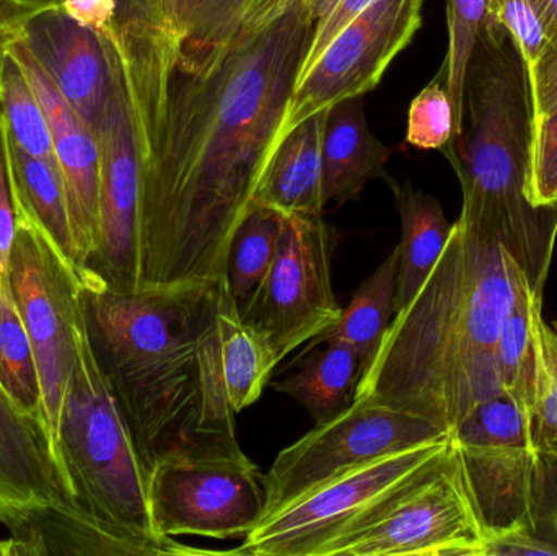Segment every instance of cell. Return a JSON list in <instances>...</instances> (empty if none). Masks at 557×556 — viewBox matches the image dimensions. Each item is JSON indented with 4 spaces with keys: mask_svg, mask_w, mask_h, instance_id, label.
<instances>
[{
    "mask_svg": "<svg viewBox=\"0 0 557 556\" xmlns=\"http://www.w3.org/2000/svg\"><path fill=\"white\" fill-rule=\"evenodd\" d=\"M314 26L301 0H258L225 45L195 61L117 20L104 33L139 152L137 291L225 283L232 238L257 208Z\"/></svg>",
    "mask_w": 557,
    "mask_h": 556,
    "instance_id": "1",
    "label": "cell"
},
{
    "mask_svg": "<svg viewBox=\"0 0 557 556\" xmlns=\"http://www.w3.org/2000/svg\"><path fill=\"white\" fill-rule=\"evenodd\" d=\"M77 276L91 353L147 473L247 457L222 372L225 283L123 293Z\"/></svg>",
    "mask_w": 557,
    "mask_h": 556,
    "instance_id": "2",
    "label": "cell"
},
{
    "mask_svg": "<svg viewBox=\"0 0 557 556\" xmlns=\"http://www.w3.org/2000/svg\"><path fill=\"white\" fill-rule=\"evenodd\" d=\"M529 286L503 245L458 219L434 270L393 317L356 397L424 418L445 433L457 430L474 408L503 392L497 342Z\"/></svg>",
    "mask_w": 557,
    "mask_h": 556,
    "instance_id": "3",
    "label": "cell"
},
{
    "mask_svg": "<svg viewBox=\"0 0 557 556\" xmlns=\"http://www.w3.org/2000/svg\"><path fill=\"white\" fill-rule=\"evenodd\" d=\"M532 126L525 59L506 26L484 22L465 75L461 133L445 147L463 191L460 221L503 245L545 296L557 205L529 199Z\"/></svg>",
    "mask_w": 557,
    "mask_h": 556,
    "instance_id": "4",
    "label": "cell"
},
{
    "mask_svg": "<svg viewBox=\"0 0 557 556\" xmlns=\"http://www.w3.org/2000/svg\"><path fill=\"white\" fill-rule=\"evenodd\" d=\"M58 459L82 508L117 528L162 539L150 524L149 473L85 329L59 417Z\"/></svg>",
    "mask_w": 557,
    "mask_h": 556,
    "instance_id": "5",
    "label": "cell"
},
{
    "mask_svg": "<svg viewBox=\"0 0 557 556\" xmlns=\"http://www.w3.org/2000/svg\"><path fill=\"white\" fill-rule=\"evenodd\" d=\"M486 534L454 441L313 556H483Z\"/></svg>",
    "mask_w": 557,
    "mask_h": 556,
    "instance_id": "6",
    "label": "cell"
},
{
    "mask_svg": "<svg viewBox=\"0 0 557 556\" xmlns=\"http://www.w3.org/2000/svg\"><path fill=\"white\" fill-rule=\"evenodd\" d=\"M546 434L539 413L507 392L474 408L451 431L487 541L513 532L536 535Z\"/></svg>",
    "mask_w": 557,
    "mask_h": 556,
    "instance_id": "7",
    "label": "cell"
},
{
    "mask_svg": "<svg viewBox=\"0 0 557 556\" xmlns=\"http://www.w3.org/2000/svg\"><path fill=\"white\" fill-rule=\"evenodd\" d=\"M9 281L32 339L42 413L58 456L59 417L85 329L78 276L45 232L18 208Z\"/></svg>",
    "mask_w": 557,
    "mask_h": 556,
    "instance_id": "8",
    "label": "cell"
},
{
    "mask_svg": "<svg viewBox=\"0 0 557 556\" xmlns=\"http://www.w3.org/2000/svg\"><path fill=\"white\" fill-rule=\"evenodd\" d=\"M448 436L424 418L356 397L343 413L314 424L277 454L263 475V519L356 467Z\"/></svg>",
    "mask_w": 557,
    "mask_h": 556,
    "instance_id": "9",
    "label": "cell"
},
{
    "mask_svg": "<svg viewBox=\"0 0 557 556\" xmlns=\"http://www.w3.org/2000/svg\"><path fill=\"white\" fill-rule=\"evenodd\" d=\"M336 232L320 215H282L276 260L244 322L253 326L281 365L343 316L333 287Z\"/></svg>",
    "mask_w": 557,
    "mask_h": 556,
    "instance_id": "10",
    "label": "cell"
},
{
    "mask_svg": "<svg viewBox=\"0 0 557 556\" xmlns=\"http://www.w3.org/2000/svg\"><path fill=\"white\" fill-rule=\"evenodd\" d=\"M263 475L250 457L163 464L149 473L153 534L245 539L264 516Z\"/></svg>",
    "mask_w": 557,
    "mask_h": 556,
    "instance_id": "11",
    "label": "cell"
},
{
    "mask_svg": "<svg viewBox=\"0 0 557 556\" xmlns=\"http://www.w3.org/2000/svg\"><path fill=\"white\" fill-rule=\"evenodd\" d=\"M421 10L422 0H373L347 23L295 82L278 126L277 146L313 114L373 90L393 59L414 38L422 23Z\"/></svg>",
    "mask_w": 557,
    "mask_h": 556,
    "instance_id": "12",
    "label": "cell"
},
{
    "mask_svg": "<svg viewBox=\"0 0 557 556\" xmlns=\"http://www.w3.org/2000/svg\"><path fill=\"white\" fill-rule=\"evenodd\" d=\"M450 436L356 467L264 518L227 555L313 556L323 542L447 447Z\"/></svg>",
    "mask_w": 557,
    "mask_h": 556,
    "instance_id": "13",
    "label": "cell"
},
{
    "mask_svg": "<svg viewBox=\"0 0 557 556\" xmlns=\"http://www.w3.org/2000/svg\"><path fill=\"white\" fill-rule=\"evenodd\" d=\"M101 36L110 52L113 84L97 134L100 146V234L97 250L82 271L94 274L113 289L136 293L139 289V152L120 59L111 39Z\"/></svg>",
    "mask_w": 557,
    "mask_h": 556,
    "instance_id": "14",
    "label": "cell"
},
{
    "mask_svg": "<svg viewBox=\"0 0 557 556\" xmlns=\"http://www.w3.org/2000/svg\"><path fill=\"white\" fill-rule=\"evenodd\" d=\"M5 49L28 78L51 129L55 160L64 180L78 273L97 250L100 234V146L94 131L72 110L25 42L10 33Z\"/></svg>",
    "mask_w": 557,
    "mask_h": 556,
    "instance_id": "15",
    "label": "cell"
},
{
    "mask_svg": "<svg viewBox=\"0 0 557 556\" xmlns=\"http://www.w3.org/2000/svg\"><path fill=\"white\" fill-rule=\"evenodd\" d=\"M12 33L25 42L64 100L97 136L113 84L103 36L71 18L61 2L28 13Z\"/></svg>",
    "mask_w": 557,
    "mask_h": 556,
    "instance_id": "16",
    "label": "cell"
},
{
    "mask_svg": "<svg viewBox=\"0 0 557 556\" xmlns=\"http://www.w3.org/2000/svg\"><path fill=\"white\" fill-rule=\"evenodd\" d=\"M10 538L0 542L2 556H185L215 554L136 534L101 521L75 499L26 512L9 524Z\"/></svg>",
    "mask_w": 557,
    "mask_h": 556,
    "instance_id": "17",
    "label": "cell"
},
{
    "mask_svg": "<svg viewBox=\"0 0 557 556\" xmlns=\"http://www.w3.org/2000/svg\"><path fill=\"white\" fill-rule=\"evenodd\" d=\"M71 499L45 417L20 407L0 384V524Z\"/></svg>",
    "mask_w": 557,
    "mask_h": 556,
    "instance_id": "18",
    "label": "cell"
},
{
    "mask_svg": "<svg viewBox=\"0 0 557 556\" xmlns=\"http://www.w3.org/2000/svg\"><path fill=\"white\" fill-rule=\"evenodd\" d=\"M389 149L367 126L362 97L327 108L321 144V199L346 205L370 180L385 175Z\"/></svg>",
    "mask_w": 557,
    "mask_h": 556,
    "instance_id": "19",
    "label": "cell"
},
{
    "mask_svg": "<svg viewBox=\"0 0 557 556\" xmlns=\"http://www.w3.org/2000/svg\"><path fill=\"white\" fill-rule=\"evenodd\" d=\"M326 111L308 118L278 143L264 170L257 208L281 215L323 214L321 144Z\"/></svg>",
    "mask_w": 557,
    "mask_h": 556,
    "instance_id": "20",
    "label": "cell"
},
{
    "mask_svg": "<svg viewBox=\"0 0 557 556\" xmlns=\"http://www.w3.org/2000/svg\"><path fill=\"white\" fill-rule=\"evenodd\" d=\"M392 188L401 219L398 283L393 310L395 317L409 306L434 270L447 247L454 224L445 218L441 202L429 193L416 189L411 183H393Z\"/></svg>",
    "mask_w": 557,
    "mask_h": 556,
    "instance_id": "21",
    "label": "cell"
},
{
    "mask_svg": "<svg viewBox=\"0 0 557 556\" xmlns=\"http://www.w3.org/2000/svg\"><path fill=\"white\" fill-rule=\"evenodd\" d=\"M360 378L359 356L352 346L343 339H330L310 348L298 371L277 382L276 391L294 398L314 424H320L352 404Z\"/></svg>",
    "mask_w": 557,
    "mask_h": 556,
    "instance_id": "22",
    "label": "cell"
},
{
    "mask_svg": "<svg viewBox=\"0 0 557 556\" xmlns=\"http://www.w3.org/2000/svg\"><path fill=\"white\" fill-rule=\"evenodd\" d=\"M542 312L543 294L525 287L504 322L496 349L500 388L535 411L545 375Z\"/></svg>",
    "mask_w": 557,
    "mask_h": 556,
    "instance_id": "23",
    "label": "cell"
},
{
    "mask_svg": "<svg viewBox=\"0 0 557 556\" xmlns=\"http://www.w3.org/2000/svg\"><path fill=\"white\" fill-rule=\"evenodd\" d=\"M398 270L399 248L396 247L356 291L349 306L343 310L339 322L308 343L310 348L330 339H343L359 356L360 374H366L375 361L383 336L392 323Z\"/></svg>",
    "mask_w": 557,
    "mask_h": 556,
    "instance_id": "24",
    "label": "cell"
},
{
    "mask_svg": "<svg viewBox=\"0 0 557 556\" xmlns=\"http://www.w3.org/2000/svg\"><path fill=\"white\" fill-rule=\"evenodd\" d=\"M9 157L16 208L45 232L62 257L75 268L74 240L61 170L54 163L23 152L10 137Z\"/></svg>",
    "mask_w": 557,
    "mask_h": 556,
    "instance_id": "25",
    "label": "cell"
},
{
    "mask_svg": "<svg viewBox=\"0 0 557 556\" xmlns=\"http://www.w3.org/2000/svg\"><path fill=\"white\" fill-rule=\"evenodd\" d=\"M282 234V215L267 208H255L232 238L225 286L240 319L260 296L273 268Z\"/></svg>",
    "mask_w": 557,
    "mask_h": 556,
    "instance_id": "26",
    "label": "cell"
},
{
    "mask_svg": "<svg viewBox=\"0 0 557 556\" xmlns=\"http://www.w3.org/2000/svg\"><path fill=\"white\" fill-rule=\"evenodd\" d=\"M222 372L235 413L260 400L277 368L260 333L245 323L228 297L221 312Z\"/></svg>",
    "mask_w": 557,
    "mask_h": 556,
    "instance_id": "27",
    "label": "cell"
},
{
    "mask_svg": "<svg viewBox=\"0 0 557 556\" xmlns=\"http://www.w3.org/2000/svg\"><path fill=\"white\" fill-rule=\"evenodd\" d=\"M0 384L20 407L45 417L35 351L9 273L0 277Z\"/></svg>",
    "mask_w": 557,
    "mask_h": 556,
    "instance_id": "28",
    "label": "cell"
},
{
    "mask_svg": "<svg viewBox=\"0 0 557 556\" xmlns=\"http://www.w3.org/2000/svg\"><path fill=\"white\" fill-rule=\"evenodd\" d=\"M0 104L10 140L28 156L58 165L45 111L5 46L0 52Z\"/></svg>",
    "mask_w": 557,
    "mask_h": 556,
    "instance_id": "29",
    "label": "cell"
},
{
    "mask_svg": "<svg viewBox=\"0 0 557 556\" xmlns=\"http://www.w3.org/2000/svg\"><path fill=\"white\" fill-rule=\"evenodd\" d=\"M486 13L487 0H448V52L441 75H444L445 87L454 108L451 140L457 139L461 133L465 75L471 52L483 33Z\"/></svg>",
    "mask_w": 557,
    "mask_h": 556,
    "instance_id": "30",
    "label": "cell"
},
{
    "mask_svg": "<svg viewBox=\"0 0 557 556\" xmlns=\"http://www.w3.org/2000/svg\"><path fill=\"white\" fill-rule=\"evenodd\" d=\"M255 2L258 0H196L178 49L180 58L193 61L221 48Z\"/></svg>",
    "mask_w": 557,
    "mask_h": 556,
    "instance_id": "31",
    "label": "cell"
},
{
    "mask_svg": "<svg viewBox=\"0 0 557 556\" xmlns=\"http://www.w3.org/2000/svg\"><path fill=\"white\" fill-rule=\"evenodd\" d=\"M454 137V108L444 78L437 77L412 100L406 143L421 150H444Z\"/></svg>",
    "mask_w": 557,
    "mask_h": 556,
    "instance_id": "32",
    "label": "cell"
},
{
    "mask_svg": "<svg viewBox=\"0 0 557 556\" xmlns=\"http://www.w3.org/2000/svg\"><path fill=\"white\" fill-rule=\"evenodd\" d=\"M529 199L535 206L557 205V110L533 118Z\"/></svg>",
    "mask_w": 557,
    "mask_h": 556,
    "instance_id": "33",
    "label": "cell"
},
{
    "mask_svg": "<svg viewBox=\"0 0 557 556\" xmlns=\"http://www.w3.org/2000/svg\"><path fill=\"white\" fill-rule=\"evenodd\" d=\"M196 0H123L117 22L182 46Z\"/></svg>",
    "mask_w": 557,
    "mask_h": 556,
    "instance_id": "34",
    "label": "cell"
},
{
    "mask_svg": "<svg viewBox=\"0 0 557 556\" xmlns=\"http://www.w3.org/2000/svg\"><path fill=\"white\" fill-rule=\"evenodd\" d=\"M484 22L499 23L509 29L527 65L540 54L543 46L548 42L532 0H487V13Z\"/></svg>",
    "mask_w": 557,
    "mask_h": 556,
    "instance_id": "35",
    "label": "cell"
},
{
    "mask_svg": "<svg viewBox=\"0 0 557 556\" xmlns=\"http://www.w3.org/2000/svg\"><path fill=\"white\" fill-rule=\"evenodd\" d=\"M533 118L557 110V42H546L529 65Z\"/></svg>",
    "mask_w": 557,
    "mask_h": 556,
    "instance_id": "36",
    "label": "cell"
},
{
    "mask_svg": "<svg viewBox=\"0 0 557 556\" xmlns=\"http://www.w3.org/2000/svg\"><path fill=\"white\" fill-rule=\"evenodd\" d=\"M542 349L545 375L536 401V411L546 430L557 436V332L545 320L542 322Z\"/></svg>",
    "mask_w": 557,
    "mask_h": 556,
    "instance_id": "37",
    "label": "cell"
},
{
    "mask_svg": "<svg viewBox=\"0 0 557 556\" xmlns=\"http://www.w3.org/2000/svg\"><path fill=\"white\" fill-rule=\"evenodd\" d=\"M543 459H545V483H543L536 535L557 547V436L552 431L546 434Z\"/></svg>",
    "mask_w": 557,
    "mask_h": 556,
    "instance_id": "38",
    "label": "cell"
},
{
    "mask_svg": "<svg viewBox=\"0 0 557 556\" xmlns=\"http://www.w3.org/2000/svg\"><path fill=\"white\" fill-rule=\"evenodd\" d=\"M372 2L373 0H339V2L334 5V9L317 23L310 49H308L307 58H305L304 65H301L300 75L314 64V61L320 58L321 52L333 41L334 36H336L347 23L352 22V20L356 18L359 13H362ZM300 75H298V77H300Z\"/></svg>",
    "mask_w": 557,
    "mask_h": 556,
    "instance_id": "39",
    "label": "cell"
},
{
    "mask_svg": "<svg viewBox=\"0 0 557 556\" xmlns=\"http://www.w3.org/2000/svg\"><path fill=\"white\" fill-rule=\"evenodd\" d=\"M117 0H61V9L82 26L104 35L117 18Z\"/></svg>",
    "mask_w": 557,
    "mask_h": 556,
    "instance_id": "40",
    "label": "cell"
},
{
    "mask_svg": "<svg viewBox=\"0 0 557 556\" xmlns=\"http://www.w3.org/2000/svg\"><path fill=\"white\" fill-rule=\"evenodd\" d=\"M527 555H555L556 545L543 541L539 535L527 532L500 535V538L486 541L483 556H527Z\"/></svg>",
    "mask_w": 557,
    "mask_h": 556,
    "instance_id": "41",
    "label": "cell"
},
{
    "mask_svg": "<svg viewBox=\"0 0 557 556\" xmlns=\"http://www.w3.org/2000/svg\"><path fill=\"white\" fill-rule=\"evenodd\" d=\"M58 2L61 0H0V29L12 33L13 26L28 13Z\"/></svg>",
    "mask_w": 557,
    "mask_h": 556,
    "instance_id": "42",
    "label": "cell"
},
{
    "mask_svg": "<svg viewBox=\"0 0 557 556\" xmlns=\"http://www.w3.org/2000/svg\"><path fill=\"white\" fill-rule=\"evenodd\" d=\"M548 42H557V0H532Z\"/></svg>",
    "mask_w": 557,
    "mask_h": 556,
    "instance_id": "43",
    "label": "cell"
},
{
    "mask_svg": "<svg viewBox=\"0 0 557 556\" xmlns=\"http://www.w3.org/2000/svg\"><path fill=\"white\" fill-rule=\"evenodd\" d=\"M339 2V0H301L307 12L310 13L311 18L314 22H320L321 18L327 15L331 10L334 9V5Z\"/></svg>",
    "mask_w": 557,
    "mask_h": 556,
    "instance_id": "44",
    "label": "cell"
},
{
    "mask_svg": "<svg viewBox=\"0 0 557 556\" xmlns=\"http://www.w3.org/2000/svg\"><path fill=\"white\" fill-rule=\"evenodd\" d=\"M9 36L10 32H5V29H0V52H2L3 46H5Z\"/></svg>",
    "mask_w": 557,
    "mask_h": 556,
    "instance_id": "45",
    "label": "cell"
},
{
    "mask_svg": "<svg viewBox=\"0 0 557 556\" xmlns=\"http://www.w3.org/2000/svg\"><path fill=\"white\" fill-rule=\"evenodd\" d=\"M552 326H553V329H555V330H556V332H557V322L553 323V325H552Z\"/></svg>",
    "mask_w": 557,
    "mask_h": 556,
    "instance_id": "46",
    "label": "cell"
}]
</instances>
